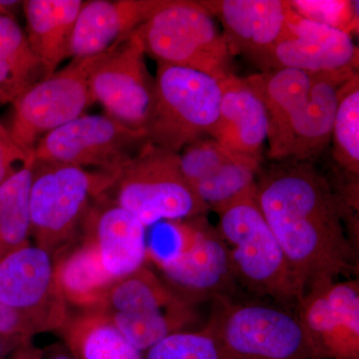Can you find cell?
Wrapping results in <instances>:
<instances>
[{
    "label": "cell",
    "mask_w": 359,
    "mask_h": 359,
    "mask_svg": "<svg viewBox=\"0 0 359 359\" xmlns=\"http://www.w3.org/2000/svg\"><path fill=\"white\" fill-rule=\"evenodd\" d=\"M256 198L304 292L321 280L358 276L344 202L309 161L271 167L257 181Z\"/></svg>",
    "instance_id": "cell-1"
},
{
    "label": "cell",
    "mask_w": 359,
    "mask_h": 359,
    "mask_svg": "<svg viewBox=\"0 0 359 359\" xmlns=\"http://www.w3.org/2000/svg\"><path fill=\"white\" fill-rule=\"evenodd\" d=\"M214 212L238 283L278 306L294 309L304 290L257 204L256 189Z\"/></svg>",
    "instance_id": "cell-2"
},
{
    "label": "cell",
    "mask_w": 359,
    "mask_h": 359,
    "mask_svg": "<svg viewBox=\"0 0 359 359\" xmlns=\"http://www.w3.org/2000/svg\"><path fill=\"white\" fill-rule=\"evenodd\" d=\"M147 245V262L187 301L196 304L216 295L231 297L238 280L228 245L203 216L167 222Z\"/></svg>",
    "instance_id": "cell-3"
},
{
    "label": "cell",
    "mask_w": 359,
    "mask_h": 359,
    "mask_svg": "<svg viewBox=\"0 0 359 359\" xmlns=\"http://www.w3.org/2000/svg\"><path fill=\"white\" fill-rule=\"evenodd\" d=\"M208 330L233 359H323L294 311L278 304L211 299Z\"/></svg>",
    "instance_id": "cell-4"
},
{
    "label": "cell",
    "mask_w": 359,
    "mask_h": 359,
    "mask_svg": "<svg viewBox=\"0 0 359 359\" xmlns=\"http://www.w3.org/2000/svg\"><path fill=\"white\" fill-rule=\"evenodd\" d=\"M134 34L158 65L199 71L218 80L233 75L230 45L199 1L170 0Z\"/></svg>",
    "instance_id": "cell-5"
},
{
    "label": "cell",
    "mask_w": 359,
    "mask_h": 359,
    "mask_svg": "<svg viewBox=\"0 0 359 359\" xmlns=\"http://www.w3.org/2000/svg\"><path fill=\"white\" fill-rule=\"evenodd\" d=\"M117 175L33 162L30 221L35 245L51 256L65 249L81 230L90 205L109 191Z\"/></svg>",
    "instance_id": "cell-6"
},
{
    "label": "cell",
    "mask_w": 359,
    "mask_h": 359,
    "mask_svg": "<svg viewBox=\"0 0 359 359\" xmlns=\"http://www.w3.org/2000/svg\"><path fill=\"white\" fill-rule=\"evenodd\" d=\"M109 191L111 199L146 228L160 221L204 216L210 210L184 178L179 153L150 142L120 170Z\"/></svg>",
    "instance_id": "cell-7"
},
{
    "label": "cell",
    "mask_w": 359,
    "mask_h": 359,
    "mask_svg": "<svg viewBox=\"0 0 359 359\" xmlns=\"http://www.w3.org/2000/svg\"><path fill=\"white\" fill-rule=\"evenodd\" d=\"M221 100V80L188 68L158 65L148 142L179 153L211 134Z\"/></svg>",
    "instance_id": "cell-8"
},
{
    "label": "cell",
    "mask_w": 359,
    "mask_h": 359,
    "mask_svg": "<svg viewBox=\"0 0 359 359\" xmlns=\"http://www.w3.org/2000/svg\"><path fill=\"white\" fill-rule=\"evenodd\" d=\"M195 306L145 266L116 282L97 311L144 353L168 335L195 323Z\"/></svg>",
    "instance_id": "cell-9"
},
{
    "label": "cell",
    "mask_w": 359,
    "mask_h": 359,
    "mask_svg": "<svg viewBox=\"0 0 359 359\" xmlns=\"http://www.w3.org/2000/svg\"><path fill=\"white\" fill-rule=\"evenodd\" d=\"M95 57L73 59L65 68L13 99V120L7 132L27 159L40 139L83 115L92 105L88 77Z\"/></svg>",
    "instance_id": "cell-10"
},
{
    "label": "cell",
    "mask_w": 359,
    "mask_h": 359,
    "mask_svg": "<svg viewBox=\"0 0 359 359\" xmlns=\"http://www.w3.org/2000/svg\"><path fill=\"white\" fill-rule=\"evenodd\" d=\"M147 142L110 116L83 114L40 139L28 159L117 175Z\"/></svg>",
    "instance_id": "cell-11"
},
{
    "label": "cell",
    "mask_w": 359,
    "mask_h": 359,
    "mask_svg": "<svg viewBox=\"0 0 359 359\" xmlns=\"http://www.w3.org/2000/svg\"><path fill=\"white\" fill-rule=\"evenodd\" d=\"M92 104L129 128L144 132L152 117L155 77L149 72L145 52L134 32L99 54L88 77Z\"/></svg>",
    "instance_id": "cell-12"
},
{
    "label": "cell",
    "mask_w": 359,
    "mask_h": 359,
    "mask_svg": "<svg viewBox=\"0 0 359 359\" xmlns=\"http://www.w3.org/2000/svg\"><path fill=\"white\" fill-rule=\"evenodd\" d=\"M0 301L20 313L36 334L59 332L69 313L54 278L51 255L26 245L0 259Z\"/></svg>",
    "instance_id": "cell-13"
},
{
    "label": "cell",
    "mask_w": 359,
    "mask_h": 359,
    "mask_svg": "<svg viewBox=\"0 0 359 359\" xmlns=\"http://www.w3.org/2000/svg\"><path fill=\"white\" fill-rule=\"evenodd\" d=\"M294 313L321 358L359 359L358 278L309 285Z\"/></svg>",
    "instance_id": "cell-14"
},
{
    "label": "cell",
    "mask_w": 359,
    "mask_h": 359,
    "mask_svg": "<svg viewBox=\"0 0 359 359\" xmlns=\"http://www.w3.org/2000/svg\"><path fill=\"white\" fill-rule=\"evenodd\" d=\"M358 70L318 73L306 102L269 139L268 155L276 161H309L332 142L340 87Z\"/></svg>",
    "instance_id": "cell-15"
},
{
    "label": "cell",
    "mask_w": 359,
    "mask_h": 359,
    "mask_svg": "<svg viewBox=\"0 0 359 359\" xmlns=\"http://www.w3.org/2000/svg\"><path fill=\"white\" fill-rule=\"evenodd\" d=\"M263 66L309 73L358 70V48L348 33L302 18L290 6L283 39Z\"/></svg>",
    "instance_id": "cell-16"
},
{
    "label": "cell",
    "mask_w": 359,
    "mask_h": 359,
    "mask_svg": "<svg viewBox=\"0 0 359 359\" xmlns=\"http://www.w3.org/2000/svg\"><path fill=\"white\" fill-rule=\"evenodd\" d=\"M80 231L82 241L93 248L104 271L114 283L147 263L146 226L107 193L90 205Z\"/></svg>",
    "instance_id": "cell-17"
},
{
    "label": "cell",
    "mask_w": 359,
    "mask_h": 359,
    "mask_svg": "<svg viewBox=\"0 0 359 359\" xmlns=\"http://www.w3.org/2000/svg\"><path fill=\"white\" fill-rule=\"evenodd\" d=\"M218 18L231 52H240L263 66L283 39L290 11L283 0H208L199 1Z\"/></svg>",
    "instance_id": "cell-18"
},
{
    "label": "cell",
    "mask_w": 359,
    "mask_h": 359,
    "mask_svg": "<svg viewBox=\"0 0 359 359\" xmlns=\"http://www.w3.org/2000/svg\"><path fill=\"white\" fill-rule=\"evenodd\" d=\"M222 100L218 121L211 137L222 147L261 160L268 141L269 116L257 75L221 80Z\"/></svg>",
    "instance_id": "cell-19"
},
{
    "label": "cell",
    "mask_w": 359,
    "mask_h": 359,
    "mask_svg": "<svg viewBox=\"0 0 359 359\" xmlns=\"http://www.w3.org/2000/svg\"><path fill=\"white\" fill-rule=\"evenodd\" d=\"M170 0H91L83 1L71 35L68 57H93L154 15Z\"/></svg>",
    "instance_id": "cell-20"
},
{
    "label": "cell",
    "mask_w": 359,
    "mask_h": 359,
    "mask_svg": "<svg viewBox=\"0 0 359 359\" xmlns=\"http://www.w3.org/2000/svg\"><path fill=\"white\" fill-rule=\"evenodd\" d=\"M81 0H27L23 1L26 35L48 77L68 58L71 35ZM44 77V78H45Z\"/></svg>",
    "instance_id": "cell-21"
},
{
    "label": "cell",
    "mask_w": 359,
    "mask_h": 359,
    "mask_svg": "<svg viewBox=\"0 0 359 359\" xmlns=\"http://www.w3.org/2000/svg\"><path fill=\"white\" fill-rule=\"evenodd\" d=\"M59 252L53 261L54 278L66 304L83 311L100 308L115 283L104 271L93 248L82 241L79 245Z\"/></svg>",
    "instance_id": "cell-22"
},
{
    "label": "cell",
    "mask_w": 359,
    "mask_h": 359,
    "mask_svg": "<svg viewBox=\"0 0 359 359\" xmlns=\"http://www.w3.org/2000/svg\"><path fill=\"white\" fill-rule=\"evenodd\" d=\"M58 332L76 359H143V353L99 311L69 316Z\"/></svg>",
    "instance_id": "cell-23"
},
{
    "label": "cell",
    "mask_w": 359,
    "mask_h": 359,
    "mask_svg": "<svg viewBox=\"0 0 359 359\" xmlns=\"http://www.w3.org/2000/svg\"><path fill=\"white\" fill-rule=\"evenodd\" d=\"M18 4L0 1V89L13 100L45 77L26 32L8 9Z\"/></svg>",
    "instance_id": "cell-24"
},
{
    "label": "cell",
    "mask_w": 359,
    "mask_h": 359,
    "mask_svg": "<svg viewBox=\"0 0 359 359\" xmlns=\"http://www.w3.org/2000/svg\"><path fill=\"white\" fill-rule=\"evenodd\" d=\"M33 161L26 160L0 185V252L2 257L30 244V189Z\"/></svg>",
    "instance_id": "cell-25"
},
{
    "label": "cell",
    "mask_w": 359,
    "mask_h": 359,
    "mask_svg": "<svg viewBox=\"0 0 359 359\" xmlns=\"http://www.w3.org/2000/svg\"><path fill=\"white\" fill-rule=\"evenodd\" d=\"M318 73L278 68L257 74L269 116V139L282 129L290 116L306 102Z\"/></svg>",
    "instance_id": "cell-26"
},
{
    "label": "cell",
    "mask_w": 359,
    "mask_h": 359,
    "mask_svg": "<svg viewBox=\"0 0 359 359\" xmlns=\"http://www.w3.org/2000/svg\"><path fill=\"white\" fill-rule=\"evenodd\" d=\"M259 167V160L231 152L211 177L194 187V192L216 211L256 189Z\"/></svg>",
    "instance_id": "cell-27"
},
{
    "label": "cell",
    "mask_w": 359,
    "mask_h": 359,
    "mask_svg": "<svg viewBox=\"0 0 359 359\" xmlns=\"http://www.w3.org/2000/svg\"><path fill=\"white\" fill-rule=\"evenodd\" d=\"M332 141L335 160L358 178L359 175V77L358 72L340 87Z\"/></svg>",
    "instance_id": "cell-28"
},
{
    "label": "cell",
    "mask_w": 359,
    "mask_h": 359,
    "mask_svg": "<svg viewBox=\"0 0 359 359\" xmlns=\"http://www.w3.org/2000/svg\"><path fill=\"white\" fill-rule=\"evenodd\" d=\"M143 359H233L207 327L175 332L143 353Z\"/></svg>",
    "instance_id": "cell-29"
},
{
    "label": "cell",
    "mask_w": 359,
    "mask_h": 359,
    "mask_svg": "<svg viewBox=\"0 0 359 359\" xmlns=\"http://www.w3.org/2000/svg\"><path fill=\"white\" fill-rule=\"evenodd\" d=\"M231 153L212 137L192 142L179 152L180 167L184 178L194 189L211 177Z\"/></svg>",
    "instance_id": "cell-30"
},
{
    "label": "cell",
    "mask_w": 359,
    "mask_h": 359,
    "mask_svg": "<svg viewBox=\"0 0 359 359\" xmlns=\"http://www.w3.org/2000/svg\"><path fill=\"white\" fill-rule=\"evenodd\" d=\"M290 8L306 20L351 33L358 28V2L346 0H292Z\"/></svg>",
    "instance_id": "cell-31"
},
{
    "label": "cell",
    "mask_w": 359,
    "mask_h": 359,
    "mask_svg": "<svg viewBox=\"0 0 359 359\" xmlns=\"http://www.w3.org/2000/svg\"><path fill=\"white\" fill-rule=\"evenodd\" d=\"M35 334L34 328L20 313L0 301V339L25 344Z\"/></svg>",
    "instance_id": "cell-32"
},
{
    "label": "cell",
    "mask_w": 359,
    "mask_h": 359,
    "mask_svg": "<svg viewBox=\"0 0 359 359\" xmlns=\"http://www.w3.org/2000/svg\"><path fill=\"white\" fill-rule=\"evenodd\" d=\"M26 160L27 156L11 138H0V185L16 171L15 163H25Z\"/></svg>",
    "instance_id": "cell-33"
},
{
    "label": "cell",
    "mask_w": 359,
    "mask_h": 359,
    "mask_svg": "<svg viewBox=\"0 0 359 359\" xmlns=\"http://www.w3.org/2000/svg\"><path fill=\"white\" fill-rule=\"evenodd\" d=\"M39 359H76L63 344H54L40 351Z\"/></svg>",
    "instance_id": "cell-34"
},
{
    "label": "cell",
    "mask_w": 359,
    "mask_h": 359,
    "mask_svg": "<svg viewBox=\"0 0 359 359\" xmlns=\"http://www.w3.org/2000/svg\"><path fill=\"white\" fill-rule=\"evenodd\" d=\"M40 351L30 346L29 344H25L21 346L20 353L16 356L15 359H39Z\"/></svg>",
    "instance_id": "cell-35"
},
{
    "label": "cell",
    "mask_w": 359,
    "mask_h": 359,
    "mask_svg": "<svg viewBox=\"0 0 359 359\" xmlns=\"http://www.w3.org/2000/svg\"><path fill=\"white\" fill-rule=\"evenodd\" d=\"M11 102H13V99L7 95L6 92L2 91V90L0 89V106L6 105V104Z\"/></svg>",
    "instance_id": "cell-36"
},
{
    "label": "cell",
    "mask_w": 359,
    "mask_h": 359,
    "mask_svg": "<svg viewBox=\"0 0 359 359\" xmlns=\"http://www.w3.org/2000/svg\"><path fill=\"white\" fill-rule=\"evenodd\" d=\"M0 138H11L7 129L0 123Z\"/></svg>",
    "instance_id": "cell-37"
},
{
    "label": "cell",
    "mask_w": 359,
    "mask_h": 359,
    "mask_svg": "<svg viewBox=\"0 0 359 359\" xmlns=\"http://www.w3.org/2000/svg\"><path fill=\"white\" fill-rule=\"evenodd\" d=\"M2 257V254H1V252H0V259H1Z\"/></svg>",
    "instance_id": "cell-38"
},
{
    "label": "cell",
    "mask_w": 359,
    "mask_h": 359,
    "mask_svg": "<svg viewBox=\"0 0 359 359\" xmlns=\"http://www.w3.org/2000/svg\"><path fill=\"white\" fill-rule=\"evenodd\" d=\"M0 359H1V358H0Z\"/></svg>",
    "instance_id": "cell-39"
}]
</instances>
